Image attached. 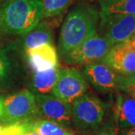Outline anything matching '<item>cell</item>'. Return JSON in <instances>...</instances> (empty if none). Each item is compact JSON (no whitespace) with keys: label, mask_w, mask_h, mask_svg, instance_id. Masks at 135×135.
<instances>
[{"label":"cell","mask_w":135,"mask_h":135,"mask_svg":"<svg viewBox=\"0 0 135 135\" xmlns=\"http://www.w3.org/2000/svg\"><path fill=\"white\" fill-rule=\"evenodd\" d=\"M99 11L87 2L73 7L65 18L58 39V52L65 56L73 49L97 34Z\"/></svg>","instance_id":"1"},{"label":"cell","mask_w":135,"mask_h":135,"mask_svg":"<svg viewBox=\"0 0 135 135\" xmlns=\"http://www.w3.org/2000/svg\"><path fill=\"white\" fill-rule=\"evenodd\" d=\"M43 17L41 0H9L0 5V30L7 35H25Z\"/></svg>","instance_id":"2"},{"label":"cell","mask_w":135,"mask_h":135,"mask_svg":"<svg viewBox=\"0 0 135 135\" xmlns=\"http://www.w3.org/2000/svg\"><path fill=\"white\" fill-rule=\"evenodd\" d=\"M38 115L35 95L23 89L2 100L0 120L4 126L24 124L34 120Z\"/></svg>","instance_id":"3"},{"label":"cell","mask_w":135,"mask_h":135,"mask_svg":"<svg viewBox=\"0 0 135 135\" xmlns=\"http://www.w3.org/2000/svg\"><path fill=\"white\" fill-rule=\"evenodd\" d=\"M72 122L83 131H92L100 126L106 106L95 95L84 94L71 104Z\"/></svg>","instance_id":"4"},{"label":"cell","mask_w":135,"mask_h":135,"mask_svg":"<svg viewBox=\"0 0 135 135\" xmlns=\"http://www.w3.org/2000/svg\"><path fill=\"white\" fill-rule=\"evenodd\" d=\"M83 76L97 90L100 92H126L132 77L117 74L101 62L85 65Z\"/></svg>","instance_id":"5"},{"label":"cell","mask_w":135,"mask_h":135,"mask_svg":"<svg viewBox=\"0 0 135 135\" xmlns=\"http://www.w3.org/2000/svg\"><path fill=\"white\" fill-rule=\"evenodd\" d=\"M113 44L106 38L95 34L68 53L64 57L70 65H87L100 62Z\"/></svg>","instance_id":"6"},{"label":"cell","mask_w":135,"mask_h":135,"mask_svg":"<svg viewBox=\"0 0 135 135\" xmlns=\"http://www.w3.org/2000/svg\"><path fill=\"white\" fill-rule=\"evenodd\" d=\"M98 31L113 45L124 41L135 33V14H100Z\"/></svg>","instance_id":"7"},{"label":"cell","mask_w":135,"mask_h":135,"mask_svg":"<svg viewBox=\"0 0 135 135\" xmlns=\"http://www.w3.org/2000/svg\"><path fill=\"white\" fill-rule=\"evenodd\" d=\"M87 89L86 80L81 73L74 68H64L60 69L51 92L60 100L71 104L86 94Z\"/></svg>","instance_id":"8"},{"label":"cell","mask_w":135,"mask_h":135,"mask_svg":"<svg viewBox=\"0 0 135 135\" xmlns=\"http://www.w3.org/2000/svg\"><path fill=\"white\" fill-rule=\"evenodd\" d=\"M38 115L44 119L53 121L63 126L72 122L71 104L49 94L35 95Z\"/></svg>","instance_id":"9"},{"label":"cell","mask_w":135,"mask_h":135,"mask_svg":"<svg viewBox=\"0 0 135 135\" xmlns=\"http://www.w3.org/2000/svg\"><path fill=\"white\" fill-rule=\"evenodd\" d=\"M100 62L120 75L133 77L135 71V50L126 40L113 44Z\"/></svg>","instance_id":"10"},{"label":"cell","mask_w":135,"mask_h":135,"mask_svg":"<svg viewBox=\"0 0 135 135\" xmlns=\"http://www.w3.org/2000/svg\"><path fill=\"white\" fill-rule=\"evenodd\" d=\"M29 62L35 71H44L58 65V54L52 44H44L26 50Z\"/></svg>","instance_id":"11"},{"label":"cell","mask_w":135,"mask_h":135,"mask_svg":"<svg viewBox=\"0 0 135 135\" xmlns=\"http://www.w3.org/2000/svg\"><path fill=\"white\" fill-rule=\"evenodd\" d=\"M116 124L120 129L135 128V99L128 94L116 95L113 107Z\"/></svg>","instance_id":"12"},{"label":"cell","mask_w":135,"mask_h":135,"mask_svg":"<svg viewBox=\"0 0 135 135\" xmlns=\"http://www.w3.org/2000/svg\"><path fill=\"white\" fill-rule=\"evenodd\" d=\"M23 35V47L26 50L44 44H52L53 41V29L45 21H41L31 31Z\"/></svg>","instance_id":"13"},{"label":"cell","mask_w":135,"mask_h":135,"mask_svg":"<svg viewBox=\"0 0 135 135\" xmlns=\"http://www.w3.org/2000/svg\"><path fill=\"white\" fill-rule=\"evenodd\" d=\"M60 69L58 65L47 70L35 71L32 86L36 94H48L52 91L57 80Z\"/></svg>","instance_id":"14"},{"label":"cell","mask_w":135,"mask_h":135,"mask_svg":"<svg viewBox=\"0 0 135 135\" xmlns=\"http://www.w3.org/2000/svg\"><path fill=\"white\" fill-rule=\"evenodd\" d=\"M100 14L133 15L135 14V0H98Z\"/></svg>","instance_id":"15"},{"label":"cell","mask_w":135,"mask_h":135,"mask_svg":"<svg viewBox=\"0 0 135 135\" xmlns=\"http://www.w3.org/2000/svg\"><path fill=\"white\" fill-rule=\"evenodd\" d=\"M29 130L35 131L40 135H74L65 126L47 119H34L26 123Z\"/></svg>","instance_id":"16"},{"label":"cell","mask_w":135,"mask_h":135,"mask_svg":"<svg viewBox=\"0 0 135 135\" xmlns=\"http://www.w3.org/2000/svg\"><path fill=\"white\" fill-rule=\"evenodd\" d=\"M72 0H41L45 18H54L62 15Z\"/></svg>","instance_id":"17"},{"label":"cell","mask_w":135,"mask_h":135,"mask_svg":"<svg viewBox=\"0 0 135 135\" xmlns=\"http://www.w3.org/2000/svg\"><path fill=\"white\" fill-rule=\"evenodd\" d=\"M11 73V62L5 50L0 46V86L6 81Z\"/></svg>","instance_id":"18"},{"label":"cell","mask_w":135,"mask_h":135,"mask_svg":"<svg viewBox=\"0 0 135 135\" xmlns=\"http://www.w3.org/2000/svg\"><path fill=\"white\" fill-rule=\"evenodd\" d=\"M89 135H118V131L113 126H105L101 128L98 126Z\"/></svg>","instance_id":"19"},{"label":"cell","mask_w":135,"mask_h":135,"mask_svg":"<svg viewBox=\"0 0 135 135\" xmlns=\"http://www.w3.org/2000/svg\"><path fill=\"white\" fill-rule=\"evenodd\" d=\"M119 135H135V128H128L120 129Z\"/></svg>","instance_id":"20"},{"label":"cell","mask_w":135,"mask_h":135,"mask_svg":"<svg viewBox=\"0 0 135 135\" xmlns=\"http://www.w3.org/2000/svg\"><path fill=\"white\" fill-rule=\"evenodd\" d=\"M126 41H128V43L130 44L131 47L135 50V33L132 36H131L129 38L127 39Z\"/></svg>","instance_id":"21"},{"label":"cell","mask_w":135,"mask_h":135,"mask_svg":"<svg viewBox=\"0 0 135 135\" xmlns=\"http://www.w3.org/2000/svg\"><path fill=\"white\" fill-rule=\"evenodd\" d=\"M26 135H40V134H39L38 132H36V131H35L29 130L27 132H26Z\"/></svg>","instance_id":"22"},{"label":"cell","mask_w":135,"mask_h":135,"mask_svg":"<svg viewBox=\"0 0 135 135\" xmlns=\"http://www.w3.org/2000/svg\"><path fill=\"white\" fill-rule=\"evenodd\" d=\"M2 99L0 98V116L2 115Z\"/></svg>","instance_id":"23"},{"label":"cell","mask_w":135,"mask_h":135,"mask_svg":"<svg viewBox=\"0 0 135 135\" xmlns=\"http://www.w3.org/2000/svg\"><path fill=\"white\" fill-rule=\"evenodd\" d=\"M7 1H9V0H0V3H3L5 2H7Z\"/></svg>","instance_id":"24"},{"label":"cell","mask_w":135,"mask_h":135,"mask_svg":"<svg viewBox=\"0 0 135 135\" xmlns=\"http://www.w3.org/2000/svg\"><path fill=\"white\" fill-rule=\"evenodd\" d=\"M134 77V78L135 79V71H134V75H133V77Z\"/></svg>","instance_id":"25"}]
</instances>
